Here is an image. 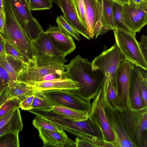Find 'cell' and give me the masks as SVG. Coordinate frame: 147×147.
Instances as JSON below:
<instances>
[{"mask_svg": "<svg viewBox=\"0 0 147 147\" xmlns=\"http://www.w3.org/2000/svg\"><path fill=\"white\" fill-rule=\"evenodd\" d=\"M51 0H30V10L49 9L53 7Z\"/></svg>", "mask_w": 147, "mask_h": 147, "instance_id": "35", "label": "cell"}, {"mask_svg": "<svg viewBox=\"0 0 147 147\" xmlns=\"http://www.w3.org/2000/svg\"><path fill=\"white\" fill-rule=\"evenodd\" d=\"M70 0L80 21L87 29L84 0Z\"/></svg>", "mask_w": 147, "mask_h": 147, "instance_id": "32", "label": "cell"}, {"mask_svg": "<svg viewBox=\"0 0 147 147\" xmlns=\"http://www.w3.org/2000/svg\"><path fill=\"white\" fill-rule=\"evenodd\" d=\"M75 145L76 147H90V145L84 140L80 139L78 138H75Z\"/></svg>", "mask_w": 147, "mask_h": 147, "instance_id": "43", "label": "cell"}, {"mask_svg": "<svg viewBox=\"0 0 147 147\" xmlns=\"http://www.w3.org/2000/svg\"><path fill=\"white\" fill-rule=\"evenodd\" d=\"M26 63L20 62L9 55H0V65L15 82H18V73Z\"/></svg>", "mask_w": 147, "mask_h": 147, "instance_id": "21", "label": "cell"}, {"mask_svg": "<svg viewBox=\"0 0 147 147\" xmlns=\"http://www.w3.org/2000/svg\"><path fill=\"white\" fill-rule=\"evenodd\" d=\"M23 124L19 108H16L14 113L10 119L0 128V136L10 131H22Z\"/></svg>", "mask_w": 147, "mask_h": 147, "instance_id": "26", "label": "cell"}, {"mask_svg": "<svg viewBox=\"0 0 147 147\" xmlns=\"http://www.w3.org/2000/svg\"><path fill=\"white\" fill-rule=\"evenodd\" d=\"M54 106L44 91L37 92L35 95L32 109L41 111H53Z\"/></svg>", "mask_w": 147, "mask_h": 147, "instance_id": "27", "label": "cell"}, {"mask_svg": "<svg viewBox=\"0 0 147 147\" xmlns=\"http://www.w3.org/2000/svg\"><path fill=\"white\" fill-rule=\"evenodd\" d=\"M32 47L36 65L65 64L66 54L54 46L46 32L42 30L38 36L32 40Z\"/></svg>", "mask_w": 147, "mask_h": 147, "instance_id": "5", "label": "cell"}, {"mask_svg": "<svg viewBox=\"0 0 147 147\" xmlns=\"http://www.w3.org/2000/svg\"><path fill=\"white\" fill-rule=\"evenodd\" d=\"M6 22V16L4 11H0V32L3 33Z\"/></svg>", "mask_w": 147, "mask_h": 147, "instance_id": "42", "label": "cell"}, {"mask_svg": "<svg viewBox=\"0 0 147 147\" xmlns=\"http://www.w3.org/2000/svg\"><path fill=\"white\" fill-rule=\"evenodd\" d=\"M13 82L5 70L0 65V84L9 85Z\"/></svg>", "mask_w": 147, "mask_h": 147, "instance_id": "37", "label": "cell"}, {"mask_svg": "<svg viewBox=\"0 0 147 147\" xmlns=\"http://www.w3.org/2000/svg\"><path fill=\"white\" fill-rule=\"evenodd\" d=\"M4 11L6 22L2 36L18 49L26 63L34 61L32 40L17 19L10 0H4Z\"/></svg>", "mask_w": 147, "mask_h": 147, "instance_id": "2", "label": "cell"}, {"mask_svg": "<svg viewBox=\"0 0 147 147\" xmlns=\"http://www.w3.org/2000/svg\"><path fill=\"white\" fill-rule=\"evenodd\" d=\"M16 16L29 38L32 40L38 36L42 27L33 16L24 0H10Z\"/></svg>", "mask_w": 147, "mask_h": 147, "instance_id": "13", "label": "cell"}, {"mask_svg": "<svg viewBox=\"0 0 147 147\" xmlns=\"http://www.w3.org/2000/svg\"><path fill=\"white\" fill-rule=\"evenodd\" d=\"M1 94H0V96H1Z\"/></svg>", "mask_w": 147, "mask_h": 147, "instance_id": "52", "label": "cell"}, {"mask_svg": "<svg viewBox=\"0 0 147 147\" xmlns=\"http://www.w3.org/2000/svg\"><path fill=\"white\" fill-rule=\"evenodd\" d=\"M5 39V50L6 55L10 56L22 63H27L18 49L11 42Z\"/></svg>", "mask_w": 147, "mask_h": 147, "instance_id": "33", "label": "cell"}, {"mask_svg": "<svg viewBox=\"0 0 147 147\" xmlns=\"http://www.w3.org/2000/svg\"><path fill=\"white\" fill-rule=\"evenodd\" d=\"M8 87L10 95L20 102L40 91L33 86L18 81L13 82Z\"/></svg>", "mask_w": 147, "mask_h": 147, "instance_id": "22", "label": "cell"}, {"mask_svg": "<svg viewBox=\"0 0 147 147\" xmlns=\"http://www.w3.org/2000/svg\"><path fill=\"white\" fill-rule=\"evenodd\" d=\"M12 97L9 93L8 87L1 94L0 96V108L7 101Z\"/></svg>", "mask_w": 147, "mask_h": 147, "instance_id": "41", "label": "cell"}, {"mask_svg": "<svg viewBox=\"0 0 147 147\" xmlns=\"http://www.w3.org/2000/svg\"><path fill=\"white\" fill-rule=\"evenodd\" d=\"M103 84L96 95L92 98L89 117L102 132L106 140L111 142L114 141V137L105 113V106L103 100Z\"/></svg>", "mask_w": 147, "mask_h": 147, "instance_id": "12", "label": "cell"}, {"mask_svg": "<svg viewBox=\"0 0 147 147\" xmlns=\"http://www.w3.org/2000/svg\"><path fill=\"white\" fill-rule=\"evenodd\" d=\"M87 31L90 38L94 36L93 32L98 16V0H84Z\"/></svg>", "mask_w": 147, "mask_h": 147, "instance_id": "20", "label": "cell"}, {"mask_svg": "<svg viewBox=\"0 0 147 147\" xmlns=\"http://www.w3.org/2000/svg\"><path fill=\"white\" fill-rule=\"evenodd\" d=\"M56 21L57 26L60 27L75 40L79 41L81 39L79 34L73 28L63 16L60 15L58 16L56 18Z\"/></svg>", "mask_w": 147, "mask_h": 147, "instance_id": "31", "label": "cell"}, {"mask_svg": "<svg viewBox=\"0 0 147 147\" xmlns=\"http://www.w3.org/2000/svg\"><path fill=\"white\" fill-rule=\"evenodd\" d=\"M24 1L26 3L27 7L30 9V0H24Z\"/></svg>", "mask_w": 147, "mask_h": 147, "instance_id": "49", "label": "cell"}, {"mask_svg": "<svg viewBox=\"0 0 147 147\" xmlns=\"http://www.w3.org/2000/svg\"><path fill=\"white\" fill-rule=\"evenodd\" d=\"M144 0H132L133 2L136 4H139Z\"/></svg>", "mask_w": 147, "mask_h": 147, "instance_id": "48", "label": "cell"}, {"mask_svg": "<svg viewBox=\"0 0 147 147\" xmlns=\"http://www.w3.org/2000/svg\"><path fill=\"white\" fill-rule=\"evenodd\" d=\"M20 101L16 97H12L4 104L0 108V118L11 110L19 108Z\"/></svg>", "mask_w": 147, "mask_h": 147, "instance_id": "36", "label": "cell"}, {"mask_svg": "<svg viewBox=\"0 0 147 147\" xmlns=\"http://www.w3.org/2000/svg\"><path fill=\"white\" fill-rule=\"evenodd\" d=\"M138 44L141 53L147 61V37L146 35H142L141 36Z\"/></svg>", "mask_w": 147, "mask_h": 147, "instance_id": "39", "label": "cell"}, {"mask_svg": "<svg viewBox=\"0 0 147 147\" xmlns=\"http://www.w3.org/2000/svg\"><path fill=\"white\" fill-rule=\"evenodd\" d=\"M127 134L135 147H147V107L117 108Z\"/></svg>", "mask_w": 147, "mask_h": 147, "instance_id": "3", "label": "cell"}, {"mask_svg": "<svg viewBox=\"0 0 147 147\" xmlns=\"http://www.w3.org/2000/svg\"><path fill=\"white\" fill-rule=\"evenodd\" d=\"M44 91L54 106H62L90 113V102L82 99L77 95L76 91L56 90Z\"/></svg>", "mask_w": 147, "mask_h": 147, "instance_id": "11", "label": "cell"}, {"mask_svg": "<svg viewBox=\"0 0 147 147\" xmlns=\"http://www.w3.org/2000/svg\"><path fill=\"white\" fill-rule=\"evenodd\" d=\"M9 86L8 84H0V94L5 91Z\"/></svg>", "mask_w": 147, "mask_h": 147, "instance_id": "45", "label": "cell"}, {"mask_svg": "<svg viewBox=\"0 0 147 147\" xmlns=\"http://www.w3.org/2000/svg\"><path fill=\"white\" fill-rule=\"evenodd\" d=\"M28 111L37 116L51 121L61 127L64 131L76 135L81 139H83L86 135L89 134L106 140L102 132L89 117L86 120L76 121L58 114L53 111H47L31 109Z\"/></svg>", "mask_w": 147, "mask_h": 147, "instance_id": "4", "label": "cell"}, {"mask_svg": "<svg viewBox=\"0 0 147 147\" xmlns=\"http://www.w3.org/2000/svg\"><path fill=\"white\" fill-rule=\"evenodd\" d=\"M35 95H33L21 101L19 104V108L22 110L28 111L32 109V104Z\"/></svg>", "mask_w": 147, "mask_h": 147, "instance_id": "38", "label": "cell"}, {"mask_svg": "<svg viewBox=\"0 0 147 147\" xmlns=\"http://www.w3.org/2000/svg\"><path fill=\"white\" fill-rule=\"evenodd\" d=\"M46 32L55 48L67 55L76 49L72 37L59 26L49 25Z\"/></svg>", "mask_w": 147, "mask_h": 147, "instance_id": "15", "label": "cell"}, {"mask_svg": "<svg viewBox=\"0 0 147 147\" xmlns=\"http://www.w3.org/2000/svg\"><path fill=\"white\" fill-rule=\"evenodd\" d=\"M6 55L5 50V39L0 32V55Z\"/></svg>", "mask_w": 147, "mask_h": 147, "instance_id": "44", "label": "cell"}, {"mask_svg": "<svg viewBox=\"0 0 147 147\" xmlns=\"http://www.w3.org/2000/svg\"><path fill=\"white\" fill-rule=\"evenodd\" d=\"M129 93L131 108L139 109L147 107L142 97L139 71L138 67L135 65L132 74Z\"/></svg>", "mask_w": 147, "mask_h": 147, "instance_id": "19", "label": "cell"}, {"mask_svg": "<svg viewBox=\"0 0 147 147\" xmlns=\"http://www.w3.org/2000/svg\"><path fill=\"white\" fill-rule=\"evenodd\" d=\"M113 30L115 43L125 59L147 70V61L140 51L136 34L117 28Z\"/></svg>", "mask_w": 147, "mask_h": 147, "instance_id": "6", "label": "cell"}, {"mask_svg": "<svg viewBox=\"0 0 147 147\" xmlns=\"http://www.w3.org/2000/svg\"><path fill=\"white\" fill-rule=\"evenodd\" d=\"M129 0H124V1H125V2L127 3L129 1Z\"/></svg>", "mask_w": 147, "mask_h": 147, "instance_id": "50", "label": "cell"}, {"mask_svg": "<svg viewBox=\"0 0 147 147\" xmlns=\"http://www.w3.org/2000/svg\"><path fill=\"white\" fill-rule=\"evenodd\" d=\"M123 17L125 24L131 32L136 34L147 23V0L139 4L132 0L122 4Z\"/></svg>", "mask_w": 147, "mask_h": 147, "instance_id": "9", "label": "cell"}, {"mask_svg": "<svg viewBox=\"0 0 147 147\" xmlns=\"http://www.w3.org/2000/svg\"><path fill=\"white\" fill-rule=\"evenodd\" d=\"M103 100L106 107L112 110L117 109L118 94L116 88L112 81L103 84Z\"/></svg>", "mask_w": 147, "mask_h": 147, "instance_id": "24", "label": "cell"}, {"mask_svg": "<svg viewBox=\"0 0 147 147\" xmlns=\"http://www.w3.org/2000/svg\"><path fill=\"white\" fill-rule=\"evenodd\" d=\"M39 136L44 144L43 147H74L75 141L68 137L65 132L52 131L40 128Z\"/></svg>", "mask_w": 147, "mask_h": 147, "instance_id": "16", "label": "cell"}, {"mask_svg": "<svg viewBox=\"0 0 147 147\" xmlns=\"http://www.w3.org/2000/svg\"><path fill=\"white\" fill-rule=\"evenodd\" d=\"M112 0L114 2L118 3H120L121 4H123L124 3H125L124 0Z\"/></svg>", "mask_w": 147, "mask_h": 147, "instance_id": "47", "label": "cell"}, {"mask_svg": "<svg viewBox=\"0 0 147 147\" xmlns=\"http://www.w3.org/2000/svg\"><path fill=\"white\" fill-rule=\"evenodd\" d=\"M18 131H10L0 136V147H19Z\"/></svg>", "mask_w": 147, "mask_h": 147, "instance_id": "29", "label": "cell"}, {"mask_svg": "<svg viewBox=\"0 0 147 147\" xmlns=\"http://www.w3.org/2000/svg\"><path fill=\"white\" fill-rule=\"evenodd\" d=\"M53 111L58 114L76 121L86 120L89 114L86 111H80L60 106H54Z\"/></svg>", "mask_w": 147, "mask_h": 147, "instance_id": "25", "label": "cell"}, {"mask_svg": "<svg viewBox=\"0 0 147 147\" xmlns=\"http://www.w3.org/2000/svg\"><path fill=\"white\" fill-rule=\"evenodd\" d=\"M0 11H4V0H0Z\"/></svg>", "mask_w": 147, "mask_h": 147, "instance_id": "46", "label": "cell"}, {"mask_svg": "<svg viewBox=\"0 0 147 147\" xmlns=\"http://www.w3.org/2000/svg\"><path fill=\"white\" fill-rule=\"evenodd\" d=\"M28 85L33 86L40 91H43L56 90L76 91L82 88L79 82L69 79L65 75L60 78L34 82Z\"/></svg>", "mask_w": 147, "mask_h": 147, "instance_id": "18", "label": "cell"}, {"mask_svg": "<svg viewBox=\"0 0 147 147\" xmlns=\"http://www.w3.org/2000/svg\"><path fill=\"white\" fill-rule=\"evenodd\" d=\"M125 60L115 43L95 58L92 63L94 67L102 71L104 75L103 83H107L112 80L119 65Z\"/></svg>", "mask_w": 147, "mask_h": 147, "instance_id": "8", "label": "cell"}, {"mask_svg": "<svg viewBox=\"0 0 147 147\" xmlns=\"http://www.w3.org/2000/svg\"><path fill=\"white\" fill-rule=\"evenodd\" d=\"M138 67L140 74L141 95L144 105L147 107V70Z\"/></svg>", "mask_w": 147, "mask_h": 147, "instance_id": "34", "label": "cell"}, {"mask_svg": "<svg viewBox=\"0 0 147 147\" xmlns=\"http://www.w3.org/2000/svg\"><path fill=\"white\" fill-rule=\"evenodd\" d=\"M98 11L106 26L115 28L114 21L113 6L114 1L112 0H99Z\"/></svg>", "mask_w": 147, "mask_h": 147, "instance_id": "23", "label": "cell"}, {"mask_svg": "<svg viewBox=\"0 0 147 147\" xmlns=\"http://www.w3.org/2000/svg\"><path fill=\"white\" fill-rule=\"evenodd\" d=\"M67 66L62 64L36 65L31 62L27 63L19 71L17 81L27 85L40 82L42 77L49 74L64 73Z\"/></svg>", "mask_w": 147, "mask_h": 147, "instance_id": "10", "label": "cell"}, {"mask_svg": "<svg viewBox=\"0 0 147 147\" xmlns=\"http://www.w3.org/2000/svg\"><path fill=\"white\" fill-rule=\"evenodd\" d=\"M19 0V1H21V0Z\"/></svg>", "mask_w": 147, "mask_h": 147, "instance_id": "51", "label": "cell"}, {"mask_svg": "<svg viewBox=\"0 0 147 147\" xmlns=\"http://www.w3.org/2000/svg\"><path fill=\"white\" fill-rule=\"evenodd\" d=\"M61 9L63 16L73 28L88 39H90L87 30L80 21L70 0H51Z\"/></svg>", "mask_w": 147, "mask_h": 147, "instance_id": "17", "label": "cell"}, {"mask_svg": "<svg viewBox=\"0 0 147 147\" xmlns=\"http://www.w3.org/2000/svg\"><path fill=\"white\" fill-rule=\"evenodd\" d=\"M113 12L115 28L127 33H132L127 26L125 21L123 14L122 4L114 2Z\"/></svg>", "mask_w": 147, "mask_h": 147, "instance_id": "28", "label": "cell"}, {"mask_svg": "<svg viewBox=\"0 0 147 147\" xmlns=\"http://www.w3.org/2000/svg\"><path fill=\"white\" fill-rule=\"evenodd\" d=\"M106 116L114 136L113 147H135L126 132L118 110H112L105 106Z\"/></svg>", "mask_w": 147, "mask_h": 147, "instance_id": "14", "label": "cell"}, {"mask_svg": "<svg viewBox=\"0 0 147 147\" xmlns=\"http://www.w3.org/2000/svg\"><path fill=\"white\" fill-rule=\"evenodd\" d=\"M34 127L37 130L40 128L59 132L64 131L62 128L51 121L37 116L32 121Z\"/></svg>", "mask_w": 147, "mask_h": 147, "instance_id": "30", "label": "cell"}, {"mask_svg": "<svg viewBox=\"0 0 147 147\" xmlns=\"http://www.w3.org/2000/svg\"><path fill=\"white\" fill-rule=\"evenodd\" d=\"M64 75L82 86V88L76 92L80 98L86 101L90 102L95 96L104 80L102 71L94 67L87 59L79 54L67 65Z\"/></svg>", "mask_w": 147, "mask_h": 147, "instance_id": "1", "label": "cell"}, {"mask_svg": "<svg viewBox=\"0 0 147 147\" xmlns=\"http://www.w3.org/2000/svg\"><path fill=\"white\" fill-rule=\"evenodd\" d=\"M16 109L11 110L0 118V128L5 124L12 117L15 112Z\"/></svg>", "mask_w": 147, "mask_h": 147, "instance_id": "40", "label": "cell"}, {"mask_svg": "<svg viewBox=\"0 0 147 147\" xmlns=\"http://www.w3.org/2000/svg\"><path fill=\"white\" fill-rule=\"evenodd\" d=\"M134 65L127 60H124L119 65L111 80L118 94L117 108L131 107L129 88Z\"/></svg>", "mask_w": 147, "mask_h": 147, "instance_id": "7", "label": "cell"}]
</instances>
